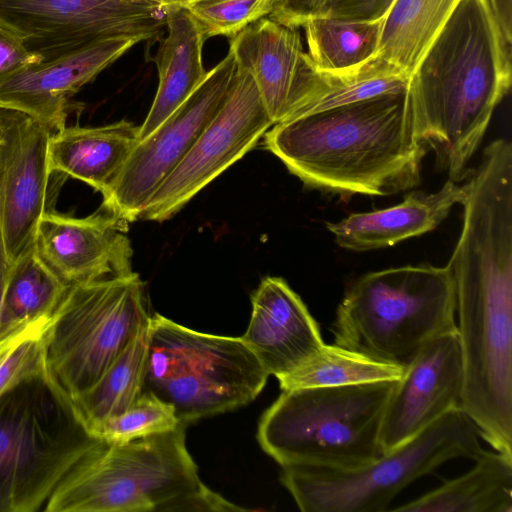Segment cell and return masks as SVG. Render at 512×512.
Instances as JSON below:
<instances>
[{"mask_svg":"<svg viewBox=\"0 0 512 512\" xmlns=\"http://www.w3.org/2000/svg\"><path fill=\"white\" fill-rule=\"evenodd\" d=\"M265 148L307 187L389 196L420 183L428 147L404 93L304 114L273 125Z\"/></svg>","mask_w":512,"mask_h":512,"instance_id":"obj_1","label":"cell"},{"mask_svg":"<svg viewBox=\"0 0 512 512\" xmlns=\"http://www.w3.org/2000/svg\"><path fill=\"white\" fill-rule=\"evenodd\" d=\"M511 86V43L487 0H460L408 79L418 136L449 180L466 179Z\"/></svg>","mask_w":512,"mask_h":512,"instance_id":"obj_2","label":"cell"},{"mask_svg":"<svg viewBox=\"0 0 512 512\" xmlns=\"http://www.w3.org/2000/svg\"><path fill=\"white\" fill-rule=\"evenodd\" d=\"M186 427L126 443L100 439L62 478L44 511H245L201 481Z\"/></svg>","mask_w":512,"mask_h":512,"instance_id":"obj_3","label":"cell"},{"mask_svg":"<svg viewBox=\"0 0 512 512\" xmlns=\"http://www.w3.org/2000/svg\"><path fill=\"white\" fill-rule=\"evenodd\" d=\"M455 288L447 266L406 265L369 272L339 303L334 344L405 367L434 338L455 330Z\"/></svg>","mask_w":512,"mask_h":512,"instance_id":"obj_4","label":"cell"},{"mask_svg":"<svg viewBox=\"0 0 512 512\" xmlns=\"http://www.w3.org/2000/svg\"><path fill=\"white\" fill-rule=\"evenodd\" d=\"M397 382L282 391L260 419L259 444L282 467L363 466L384 453L382 422Z\"/></svg>","mask_w":512,"mask_h":512,"instance_id":"obj_5","label":"cell"},{"mask_svg":"<svg viewBox=\"0 0 512 512\" xmlns=\"http://www.w3.org/2000/svg\"><path fill=\"white\" fill-rule=\"evenodd\" d=\"M100 439L51 377L28 378L0 396V512H35Z\"/></svg>","mask_w":512,"mask_h":512,"instance_id":"obj_6","label":"cell"},{"mask_svg":"<svg viewBox=\"0 0 512 512\" xmlns=\"http://www.w3.org/2000/svg\"><path fill=\"white\" fill-rule=\"evenodd\" d=\"M148 333L143 393L171 406L182 424L246 405L269 377L241 337L198 332L158 313Z\"/></svg>","mask_w":512,"mask_h":512,"instance_id":"obj_7","label":"cell"},{"mask_svg":"<svg viewBox=\"0 0 512 512\" xmlns=\"http://www.w3.org/2000/svg\"><path fill=\"white\" fill-rule=\"evenodd\" d=\"M485 451L477 426L457 408L363 466H285L281 482L303 512H383L407 486L447 461H475Z\"/></svg>","mask_w":512,"mask_h":512,"instance_id":"obj_8","label":"cell"},{"mask_svg":"<svg viewBox=\"0 0 512 512\" xmlns=\"http://www.w3.org/2000/svg\"><path fill=\"white\" fill-rule=\"evenodd\" d=\"M150 317L144 283L133 271L69 286L48 333L49 374L71 398L86 391Z\"/></svg>","mask_w":512,"mask_h":512,"instance_id":"obj_9","label":"cell"},{"mask_svg":"<svg viewBox=\"0 0 512 512\" xmlns=\"http://www.w3.org/2000/svg\"><path fill=\"white\" fill-rule=\"evenodd\" d=\"M166 21L158 0H0V25L43 58L115 38L157 39Z\"/></svg>","mask_w":512,"mask_h":512,"instance_id":"obj_10","label":"cell"},{"mask_svg":"<svg viewBox=\"0 0 512 512\" xmlns=\"http://www.w3.org/2000/svg\"><path fill=\"white\" fill-rule=\"evenodd\" d=\"M236 68L229 51L172 114L138 141L118 177L102 195L103 210L126 222L141 218L154 192L221 109Z\"/></svg>","mask_w":512,"mask_h":512,"instance_id":"obj_11","label":"cell"},{"mask_svg":"<svg viewBox=\"0 0 512 512\" xmlns=\"http://www.w3.org/2000/svg\"><path fill=\"white\" fill-rule=\"evenodd\" d=\"M273 125L253 78L237 67L221 109L154 192L141 218L162 222L172 217Z\"/></svg>","mask_w":512,"mask_h":512,"instance_id":"obj_12","label":"cell"},{"mask_svg":"<svg viewBox=\"0 0 512 512\" xmlns=\"http://www.w3.org/2000/svg\"><path fill=\"white\" fill-rule=\"evenodd\" d=\"M51 134L31 116L0 106L4 234L11 265L34 250L38 223L52 209L51 180L56 173L48 162Z\"/></svg>","mask_w":512,"mask_h":512,"instance_id":"obj_13","label":"cell"},{"mask_svg":"<svg viewBox=\"0 0 512 512\" xmlns=\"http://www.w3.org/2000/svg\"><path fill=\"white\" fill-rule=\"evenodd\" d=\"M137 43L133 38L104 40L15 69L0 78V106L58 131L66 126L70 99Z\"/></svg>","mask_w":512,"mask_h":512,"instance_id":"obj_14","label":"cell"},{"mask_svg":"<svg viewBox=\"0 0 512 512\" xmlns=\"http://www.w3.org/2000/svg\"><path fill=\"white\" fill-rule=\"evenodd\" d=\"M463 364L457 328L428 342L405 367L392 392L381 428L388 452L447 412L460 408Z\"/></svg>","mask_w":512,"mask_h":512,"instance_id":"obj_15","label":"cell"},{"mask_svg":"<svg viewBox=\"0 0 512 512\" xmlns=\"http://www.w3.org/2000/svg\"><path fill=\"white\" fill-rule=\"evenodd\" d=\"M230 52L237 67L253 78L274 125L301 114L318 70L304 52L297 28L262 18L231 37Z\"/></svg>","mask_w":512,"mask_h":512,"instance_id":"obj_16","label":"cell"},{"mask_svg":"<svg viewBox=\"0 0 512 512\" xmlns=\"http://www.w3.org/2000/svg\"><path fill=\"white\" fill-rule=\"evenodd\" d=\"M127 223L105 210L80 218L47 210L34 251L68 286L127 274L133 271Z\"/></svg>","mask_w":512,"mask_h":512,"instance_id":"obj_17","label":"cell"},{"mask_svg":"<svg viewBox=\"0 0 512 512\" xmlns=\"http://www.w3.org/2000/svg\"><path fill=\"white\" fill-rule=\"evenodd\" d=\"M251 303V318L241 338L269 376L289 374L324 344L317 322L284 279L264 278Z\"/></svg>","mask_w":512,"mask_h":512,"instance_id":"obj_18","label":"cell"},{"mask_svg":"<svg viewBox=\"0 0 512 512\" xmlns=\"http://www.w3.org/2000/svg\"><path fill=\"white\" fill-rule=\"evenodd\" d=\"M465 184L448 180L435 193L412 191L395 206L352 213L336 223H326L336 243L352 251L393 246L408 238L434 230L463 201Z\"/></svg>","mask_w":512,"mask_h":512,"instance_id":"obj_19","label":"cell"},{"mask_svg":"<svg viewBox=\"0 0 512 512\" xmlns=\"http://www.w3.org/2000/svg\"><path fill=\"white\" fill-rule=\"evenodd\" d=\"M138 130L139 126L126 120L97 127L65 126L50 136L49 168L103 195L137 145Z\"/></svg>","mask_w":512,"mask_h":512,"instance_id":"obj_20","label":"cell"},{"mask_svg":"<svg viewBox=\"0 0 512 512\" xmlns=\"http://www.w3.org/2000/svg\"><path fill=\"white\" fill-rule=\"evenodd\" d=\"M167 36L155 55L159 85L152 106L139 126V140L152 133L203 82L205 42L186 8L167 7Z\"/></svg>","mask_w":512,"mask_h":512,"instance_id":"obj_21","label":"cell"},{"mask_svg":"<svg viewBox=\"0 0 512 512\" xmlns=\"http://www.w3.org/2000/svg\"><path fill=\"white\" fill-rule=\"evenodd\" d=\"M390 511L512 512V457L485 451L467 473Z\"/></svg>","mask_w":512,"mask_h":512,"instance_id":"obj_22","label":"cell"},{"mask_svg":"<svg viewBox=\"0 0 512 512\" xmlns=\"http://www.w3.org/2000/svg\"><path fill=\"white\" fill-rule=\"evenodd\" d=\"M460 0H394L382 20L375 56L408 78Z\"/></svg>","mask_w":512,"mask_h":512,"instance_id":"obj_23","label":"cell"},{"mask_svg":"<svg viewBox=\"0 0 512 512\" xmlns=\"http://www.w3.org/2000/svg\"><path fill=\"white\" fill-rule=\"evenodd\" d=\"M68 288L34 250L14 262L0 302V339L52 316Z\"/></svg>","mask_w":512,"mask_h":512,"instance_id":"obj_24","label":"cell"},{"mask_svg":"<svg viewBox=\"0 0 512 512\" xmlns=\"http://www.w3.org/2000/svg\"><path fill=\"white\" fill-rule=\"evenodd\" d=\"M148 327L149 323L138 331L93 386L71 398L88 429L104 419L123 413L141 397L148 352Z\"/></svg>","mask_w":512,"mask_h":512,"instance_id":"obj_25","label":"cell"},{"mask_svg":"<svg viewBox=\"0 0 512 512\" xmlns=\"http://www.w3.org/2000/svg\"><path fill=\"white\" fill-rule=\"evenodd\" d=\"M382 20H307L302 27L314 67L324 72L345 71L373 58L378 50Z\"/></svg>","mask_w":512,"mask_h":512,"instance_id":"obj_26","label":"cell"},{"mask_svg":"<svg viewBox=\"0 0 512 512\" xmlns=\"http://www.w3.org/2000/svg\"><path fill=\"white\" fill-rule=\"evenodd\" d=\"M405 369L333 345L322 347L294 371L278 377L282 391L399 380Z\"/></svg>","mask_w":512,"mask_h":512,"instance_id":"obj_27","label":"cell"},{"mask_svg":"<svg viewBox=\"0 0 512 512\" xmlns=\"http://www.w3.org/2000/svg\"><path fill=\"white\" fill-rule=\"evenodd\" d=\"M408 79L377 56L353 69L318 71L314 92L299 116L383 94L404 93Z\"/></svg>","mask_w":512,"mask_h":512,"instance_id":"obj_28","label":"cell"},{"mask_svg":"<svg viewBox=\"0 0 512 512\" xmlns=\"http://www.w3.org/2000/svg\"><path fill=\"white\" fill-rule=\"evenodd\" d=\"M53 315L0 339V396L28 378L49 372L46 344Z\"/></svg>","mask_w":512,"mask_h":512,"instance_id":"obj_29","label":"cell"},{"mask_svg":"<svg viewBox=\"0 0 512 512\" xmlns=\"http://www.w3.org/2000/svg\"><path fill=\"white\" fill-rule=\"evenodd\" d=\"M180 424L171 406L142 393L126 411L90 426L89 431L107 442L126 443L173 430Z\"/></svg>","mask_w":512,"mask_h":512,"instance_id":"obj_30","label":"cell"},{"mask_svg":"<svg viewBox=\"0 0 512 512\" xmlns=\"http://www.w3.org/2000/svg\"><path fill=\"white\" fill-rule=\"evenodd\" d=\"M394 0H276L269 18L298 28L313 18L378 21Z\"/></svg>","mask_w":512,"mask_h":512,"instance_id":"obj_31","label":"cell"},{"mask_svg":"<svg viewBox=\"0 0 512 512\" xmlns=\"http://www.w3.org/2000/svg\"><path fill=\"white\" fill-rule=\"evenodd\" d=\"M276 0H201L186 9L203 38L233 37L250 24L269 16Z\"/></svg>","mask_w":512,"mask_h":512,"instance_id":"obj_32","label":"cell"},{"mask_svg":"<svg viewBox=\"0 0 512 512\" xmlns=\"http://www.w3.org/2000/svg\"><path fill=\"white\" fill-rule=\"evenodd\" d=\"M41 59L42 56L28 51L14 34L0 25V78Z\"/></svg>","mask_w":512,"mask_h":512,"instance_id":"obj_33","label":"cell"},{"mask_svg":"<svg viewBox=\"0 0 512 512\" xmlns=\"http://www.w3.org/2000/svg\"><path fill=\"white\" fill-rule=\"evenodd\" d=\"M11 268L8 261L6 248H5V234H4V192H3V178L2 168L0 161V302L3 295L6 280Z\"/></svg>","mask_w":512,"mask_h":512,"instance_id":"obj_34","label":"cell"},{"mask_svg":"<svg viewBox=\"0 0 512 512\" xmlns=\"http://www.w3.org/2000/svg\"><path fill=\"white\" fill-rule=\"evenodd\" d=\"M502 33L506 40L512 44V0H487Z\"/></svg>","mask_w":512,"mask_h":512,"instance_id":"obj_35","label":"cell"},{"mask_svg":"<svg viewBox=\"0 0 512 512\" xmlns=\"http://www.w3.org/2000/svg\"><path fill=\"white\" fill-rule=\"evenodd\" d=\"M166 7H182L187 8L189 5L201 0H158Z\"/></svg>","mask_w":512,"mask_h":512,"instance_id":"obj_36","label":"cell"}]
</instances>
